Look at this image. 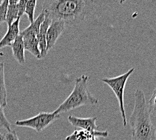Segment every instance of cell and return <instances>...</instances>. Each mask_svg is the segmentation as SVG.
Listing matches in <instances>:
<instances>
[{
  "label": "cell",
  "instance_id": "cell-14",
  "mask_svg": "<svg viewBox=\"0 0 156 140\" xmlns=\"http://www.w3.org/2000/svg\"><path fill=\"white\" fill-rule=\"evenodd\" d=\"M0 105L4 108L7 106V90L5 82L4 64L2 62H0Z\"/></svg>",
  "mask_w": 156,
  "mask_h": 140
},
{
  "label": "cell",
  "instance_id": "cell-6",
  "mask_svg": "<svg viewBox=\"0 0 156 140\" xmlns=\"http://www.w3.org/2000/svg\"><path fill=\"white\" fill-rule=\"evenodd\" d=\"M60 118V115L55 111L53 113L41 112L31 118L16 121L15 124L18 127H29L35 130L37 132H41Z\"/></svg>",
  "mask_w": 156,
  "mask_h": 140
},
{
  "label": "cell",
  "instance_id": "cell-19",
  "mask_svg": "<svg viewBox=\"0 0 156 140\" xmlns=\"http://www.w3.org/2000/svg\"><path fill=\"white\" fill-rule=\"evenodd\" d=\"M3 135H4V140H20L17 133L14 130H11L10 131L6 132Z\"/></svg>",
  "mask_w": 156,
  "mask_h": 140
},
{
  "label": "cell",
  "instance_id": "cell-9",
  "mask_svg": "<svg viewBox=\"0 0 156 140\" xmlns=\"http://www.w3.org/2000/svg\"><path fill=\"white\" fill-rule=\"evenodd\" d=\"M108 131H89L83 129H76L71 135L66 137L65 140H94L97 138H107Z\"/></svg>",
  "mask_w": 156,
  "mask_h": 140
},
{
  "label": "cell",
  "instance_id": "cell-18",
  "mask_svg": "<svg viewBox=\"0 0 156 140\" xmlns=\"http://www.w3.org/2000/svg\"><path fill=\"white\" fill-rule=\"evenodd\" d=\"M151 114L156 117V88L153 92L151 99L147 102Z\"/></svg>",
  "mask_w": 156,
  "mask_h": 140
},
{
  "label": "cell",
  "instance_id": "cell-15",
  "mask_svg": "<svg viewBox=\"0 0 156 140\" xmlns=\"http://www.w3.org/2000/svg\"><path fill=\"white\" fill-rule=\"evenodd\" d=\"M37 4V2L36 0H29V1H27V5H26V9L24 13L27 15L30 24L34 21V16Z\"/></svg>",
  "mask_w": 156,
  "mask_h": 140
},
{
  "label": "cell",
  "instance_id": "cell-5",
  "mask_svg": "<svg viewBox=\"0 0 156 140\" xmlns=\"http://www.w3.org/2000/svg\"><path fill=\"white\" fill-rule=\"evenodd\" d=\"M44 21V18L42 16H38V18L31 23L28 27L20 32L24 42V49L30 52L38 59H41V52L38 48V35L40 31L41 25Z\"/></svg>",
  "mask_w": 156,
  "mask_h": 140
},
{
  "label": "cell",
  "instance_id": "cell-21",
  "mask_svg": "<svg viewBox=\"0 0 156 140\" xmlns=\"http://www.w3.org/2000/svg\"><path fill=\"white\" fill-rule=\"evenodd\" d=\"M0 140H4V135H3L1 132H0Z\"/></svg>",
  "mask_w": 156,
  "mask_h": 140
},
{
  "label": "cell",
  "instance_id": "cell-8",
  "mask_svg": "<svg viewBox=\"0 0 156 140\" xmlns=\"http://www.w3.org/2000/svg\"><path fill=\"white\" fill-rule=\"evenodd\" d=\"M97 119L96 117L80 118V117L69 115L67 117V121L76 128H80V129L89 131H95L98 129V126L96 124Z\"/></svg>",
  "mask_w": 156,
  "mask_h": 140
},
{
  "label": "cell",
  "instance_id": "cell-22",
  "mask_svg": "<svg viewBox=\"0 0 156 140\" xmlns=\"http://www.w3.org/2000/svg\"><path fill=\"white\" fill-rule=\"evenodd\" d=\"M2 2H3V1H2V0H0V5H1V4H2Z\"/></svg>",
  "mask_w": 156,
  "mask_h": 140
},
{
  "label": "cell",
  "instance_id": "cell-23",
  "mask_svg": "<svg viewBox=\"0 0 156 140\" xmlns=\"http://www.w3.org/2000/svg\"><path fill=\"white\" fill-rule=\"evenodd\" d=\"M94 140H96V139H94Z\"/></svg>",
  "mask_w": 156,
  "mask_h": 140
},
{
  "label": "cell",
  "instance_id": "cell-12",
  "mask_svg": "<svg viewBox=\"0 0 156 140\" xmlns=\"http://www.w3.org/2000/svg\"><path fill=\"white\" fill-rule=\"evenodd\" d=\"M12 50L13 55L16 61L20 64L24 65L25 63V55H24V42L22 36L19 34L16 38L15 41L12 45Z\"/></svg>",
  "mask_w": 156,
  "mask_h": 140
},
{
  "label": "cell",
  "instance_id": "cell-10",
  "mask_svg": "<svg viewBox=\"0 0 156 140\" xmlns=\"http://www.w3.org/2000/svg\"><path fill=\"white\" fill-rule=\"evenodd\" d=\"M20 18H18L8 27L7 32L0 41V49L4 47H11L16 38L18 37V36L20 34Z\"/></svg>",
  "mask_w": 156,
  "mask_h": 140
},
{
  "label": "cell",
  "instance_id": "cell-17",
  "mask_svg": "<svg viewBox=\"0 0 156 140\" xmlns=\"http://www.w3.org/2000/svg\"><path fill=\"white\" fill-rule=\"evenodd\" d=\"M8 6V0L3 1L2 4L0 5V25L6 20V14H7Z\"/></svg>",
  "mask_w": 156,
  "mask_h": 140
},
{
  "label": "cell",
  "instance_id": "cell-2",
  "mask_svg": "<svg viewBox=\"0 0 156 140\" xmlns=\"http://www.w3.org/2000/svg\"><path fill=\"white\" fill-rule=\"evenodd\" d=\"M135 105L129 119L132 129L131 140H155L156 129L144 92L137 88L135 92Z\"/></svg>",
  "mask_w": 156,
  "mask_h": 140
},
{
  "label": "cell",
  "instance_id": "cell-11",
  "mask_svg": "<svg viewBox=\"0 0 156 140\" xmlns=\"http://www.w3.org/2000/svg\"><path fill=\"white\" fill-rule=\"evenodd\" d=\"M51 20L48 19L46 16H44V20L42 23L40 27V31L38 35V48L41 52V59L44 58L47 55V32L48 27L51 23Z\"/></svg>",
  "mask_w": 156,
  "mask_h": 140
},
{
  "label": "cell",
  "instance_id": "cell-20",
  "mask_svg": "<svg viewBox=\"0 0 156 140\" xmlns=\"http://www.w3.org/2000/svg\"><path fill=\"white\" fill-rule=\"evenodd\" d=\"M27 1L24 0H20L18 3V18H20L22 15L24 14L26 9V5H27Z\"/></svg>",
  "mask_w": 156,
  "mask_h": 140
},
{
  "label": "cell",
  "instance_id": "cell-4",
  "mask_svg": "<svg viewBox=\"0 0 156 140\" xmlns=\"http://www.w3.org/2000/svg\"><path fill=\"white\" fill-rule=\"evenodd\" d=\"M135 70V68L132 67L126 71V73L121 75V76L112 78H103L101 80L102 82L107 84L112 89L113 92L115 94L117 100L119 102L120 111H121L124 127H126L127 125V119H126V111L124 105L125 88L128 79L131 76V75L134 72Z\"/></svg>",
  "mask_w": 156,
  "mask_h": 140
},
{
  "label": "cell",
  "instance_id": "cell-1",
  "mask_svg": "<svg viewBox=\"0 0 156 140\" xmlns=\"http://www.w3.org/2000/svg\"><path fill=\"white\" fill-rule=\"evenodd\" d=\"M94 4L90 0H46L42 2V8L44 16L51 21H61L66 27H73L91 14Z\"/></svg>",
  "mask_w": 156,
  "mask_h": 140
},
{
  "label": "cell",
  "instance_id": "cell-3",
  "mask_svg": "<svg viewBox=\"0 0 156 140\" xmlns=\"http://www.w3.org/2000/svg\"><path fill=\"white\" fill-rule=\"evenodd\" d=\"M90 77L82 75L75 80L73 90L63 103L55 110L57 114L67 113L81 106L94 105L98 102V99L94 96L88 90Z\"/></svg>",
  "mask_w": 156,
  "mask_h": 140
},
{
  "label": "cell",
  "instance_id": "cell-13",
  "mask_svg": "<svg viewBox=\"0 0 156 140\" xmlns=\"http://www.w3.org/2000/svg\"><path fill=\"white\" fill-rule=\"evenodd\" d=\"M18 3V1H17V0H10V1H8V6L5 20V22L8 24V27H9L13 22L19 18Z\"/></svg>",
  "mask_w": 156,
  "mask_h": 140
},
{
  "label": "cell",
  "instance_id": "cell-16",
  "mask_svg": "<svg viewBox=\"0 0 156 140\" xmlns=\"http://www.w3.org/2000/svg\"><path fill=\"white\" fill-rule=\"evenodd\" d=\"M0 127L7 129L8 131H11V124L5 115L4 107L0 105Z\"/></svg>",
  "mask_w": 156,
  "mask_h": 140
},
{
  "label": "cell",
  "instance_id": "cell-7",
  "mask_svg": "<svg viewBox=\"0 0 156 140\" xmlns=\"http://www.w3.org/2000/svg\"><path fill=\"white\" fill-rule=\"evenodd\" d=\"M66 26L63 22L52 21L47 32V53L53 48L58 38L62 34Z\"/></svg>",
  "mask_w": 156,
  "mask_h": 140
}]
</instances>
